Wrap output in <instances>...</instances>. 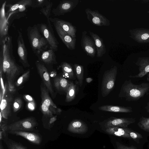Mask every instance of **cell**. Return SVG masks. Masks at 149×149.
Wrapping results in <instances>:
<instances>
[{"instance_id":"f546056e","label":"cell","mask_w":149,"mask_h":149,"mask_svg":"<svg viewBox=\"0 0 149 149\" xmlns=\"http://www.w3.org/2000/svg\"><path fill=\"white\" fill-rule=\"evenodd\" d=\"M53 6V3L50 1L46 6L41 8L40 11L46 17L47 20V26L50 30L54 33V31L52 26L49 17L51 14L52 8Z\"/></svg>"},{"instance_id":"f35d334b","label":"cell","mask_w":149,"mask_h":149,"mask_svg":"<svg viewBox=\"0 0 149 149\" xmlns=\"http://www.w3.org/2000/svg\"><path fill=\"white\" fill-rule=\"evenodd\" d=\"M27 108L31 111H34L35 109L36 105L34 101L28 102L27 104Z\"/></svg>"},{"instance_id":"7bdbcfd3","label":"cell","mask_w":149,"mask_h":149,"mask_svg":"<svg viewBox=\"0 0 149 149\" xmlns=\"http://www.w3.org/2000/svg\"><path fill=\"white\" fill-rule=\"evenodd\" d=\"M145 108L147 111L149 113V102L148 103L147 106Z\"/></svg>"},{"instance_id":"44dd1931","label":"cell","mask_w":149,"mask_h":149,"mask_svg":"<svg viewBox=\"0 0 149 149\" xmlns=\"http://www.w3.org/2000/svg\"><path fill=\"white\" fill-rule=\"evenodd\" d=\"M91 38L93 39L97 50L96 56L101 57L106 52V49L103 39L97 34L92 32L88 31Z\"/></svg>"},{"instance_id":"60d3db41","label":"cell","mask_w":149,"mask_h":149,"mask_svg":"<svg viewBox=\"0 0 149 149\" xmlns=\"http://www.w3.org/2000/svg\"><path fill=\"white\" fill-rule=\"evenodd\" d=\"M57 116H53L50 117L49 121V125L51 126L52 124H53L55 121L56 120Z\"/></svg>"},{"instance_id":"836d02e7","label":"cell","mask_w":149,"mask_h":149,"mask_svg":"<svg viewBox=\"0 0 149 149\" xmlns=\"http://www.w3.org/2000/svg\"><path fill=\"white\" fill-rule=\"evenodd\" d=\"M30 73L29 70H27L17 79L15 83V85L17 86L22 85L29 78Z\"/></svg>"},{"instance_id":"8992f818","label":"cell","mask_w":149,"mask_h":149,"mask_svg":"<svg viewBox=\"0 0 149 149\" xmlns=\"http://www.w3.org/2000/svg\"><path fill=\"white\" fill-rule=\"evenodd\" d=\"M117 73V68L114 66L109 70L106 71L103 75L101 86L103 97L107 96L113 90Z\"/></svg>"},{"instance_id":"83f0119b","label":"cell","mask_w":149,"mask_h":149,"mask_svg":"<svg viewBox=\"0 0 149 149\" xmlns=\"http://www.w3.org/2000/svg\"><path fill=\"white\" fill-rule=\"evenodd\" d=\"M32 3L33 0H22L10 5V6H9V9L6 14V17L10 13L22 6H26L28 7H31Z\"/></svg>"},{"instance_id":"30bf717a","label":"cell","mask_w":149,"mask_h":149,"mask_svg":"<svg viewBox=\"0 0 149 149\" xmlns=\"http://www.w3.org/2000/svg\"><path fill=\"white\" fill-rule=\"evenodd\" d=\"M52 23L58 36L68 49L70 50L74 49L76 47V38L72 37L57 23Z\"/></svg>"},{"instance_id":"2e32d148","label":"cell","mask_w":149,"mask_h":149,"mask_svg":"<svg viewBox=\"0 0 149 149\" xmlns=\"http://www.w3.org/2000/svg\"><path fill=\"white\" fill-rule=\"evenodd\" d=\"M7 132L13 135L22 136L31 143L36 145L40 144L42 140L41 136L37 133L19 131H10Z\"/></svg>"},{"instance_id":"b9f144b4","label":"cell","mask_w":149,"mask_h":149,"mask_svg":"<svg viewBox=\"0 0 149 149\" xmlns=\"http://www.w3.org/2000/svg\"><path fill=\"white\" fill-rule=\"evenodd\" d=\"M93 79L91 77L87 78L86 79V82L88 83H90L93 81Z\"/></svg>"},{"instance_id":"ee69618b","label":"cell","mask_w":149,"mask_h":149,"mask_svg":"<svg viewBox=\"0 0 149 149\" xmlns=\"http://www.w3.org/2000/svg\"><path fill=\"white\" fill-rule=\"evenodd\" d=\"M0 149H4L1 140H0Z\"/></svg>"},{"instance_id":"e575fe53","label":"cell","mask_w":149,"mask_h":149,"mask_svg":"<svg viewBox=\"0 0 149 149\" xmlns=\"http://www.w3.org/2000/svg\"><path fill=\"white\" fill-rule=\"evenodd\" d=\"M50 1L48 0H33L31 7L33 8H41L45 7Z\"/></svg>"},{"instance_id":"ab89813d","label":"cell","mask_w":149,"mask_h":149,"mask_svg":"<svg viewBox=\"0 0 149 149\" xmlns=\"http://www.w3.org/2000/svg\"><path fill=\"white\" fill-rule=\"evenodd\" d=\"M24 98L28 102L34 101L33 98L28 95H25L24 96Z\"/></svg>"},{"instance_id":"4dcf8cb0","label":"cell","mask_w":149,"mask_h":149,"mask_svg":"<svg viewBox=\"0 0 149 149\" xmlns=\"http://www.w3.org/2000/svg\"><path fill=\"white\" fill-rule=\"evenodd\" d=\"M76 87L72 82H70L69 86L66 92L65 101L67 102H71L74 99L76 94Z\"/></svg>"},{"instance_id":"d6986e66","label":"cell","mask_w":149,"mask_h":149,"mask_svg":"<svg viewBox=\"0 0 149 149\" xmlns=\"http://www.w3.org/2000/svg\"><path fill=\"white\" fill-rule=\"evenodd\" d=\"M135 121V119L132 118H114L107 122L106 126L107 128H126L128 125L134 123Z\"/></svg>"},{"instance_id":"6da1fadb","label":"cell","mask_w":149,"mask_h":149,"mask_svg":"<svg viewBox=\"0 0 149 149\" xmlns=\"http://www.w3.org/2000/svg\"><path fill=\"white\" fill-rule=\"evenodd\" d=\"M12 37L7 35L0 42L3 49V71L5 74L9 89H14V81L21 71L20 67L17 63L13 54Z\"/></svg>"},{"instance_id":"52a82bcc","label":"cell","mask_w":149,"mask_h":149,"mask_svg":"<svg viewBox=\"0 0 149 149\" xmlns=\"http://www.w3.org/2000/svg\"><path fill=\"white\" fill-rule=\"evenodd\" d=\"M85 12L87 19L93 25L100 26H108L110 25V20L97 10L87 8Z\"/></svg>"},{"instance_id":"8fae6325","label":"cell","mask_w":149,"mask_h":149,"mask_svg":"<svg viewBox=\"0 0 149 149\" xmlns=\"http://www.w3.org/2000/svg\"><path fill=\"white\" fill-rule=\"evenodd\" d=\"M18 36L17 39V53L19 61L25 67H29L28 60V52L25 45L22 32L18 30Z\"/></svg>"},{"instance_id":"7402d4cb","label":"cell","mask_w":149,"mask_h":149,"mask_svg":"<svg viewBox=\"0 0 149 149\" xmlns=\"http://www.w3.org/2000/svg\"><path fill=\"white\" fill-rule=\"evenodd\" d=\"M38 58L40 61L46 64L53 65L57 63L55 52L50 48L42 52Z\"/></svg>"},{"instance_id":"ba28073f","label":"cell","mask_w":149,"mask_h":149,"mask_svg":"<svg viewBox=\"0 0 149 149\" xmlns=\"http://www.w3.org/2000/svg\"><path fill=\"white\" fill-rule=\"evenodd\" d=\"M39 30L47 41L49 48L54 52L58 50L59 42L55 36L54 33L50 30L47 25L43 23L37 24Z\"/></svg>"},{"instance_id":"9c48e42d","label":"cell","mask_w":149,"mask_h":149,"mask_svg":"<svg viewBox=\"0 0 149 149\" xmlns=\"http://www.w3.org/2000/svg\"><path fill=\"white\" fill-rule=\"evenodd\" d=\"M79 0H63L60 1L56 8L52 12L55 16H60L70 12L77 5Z\"/></svg>"},{"instance_id":"e0dca14e","label":"cell","mask_w":149,"mask_h":149,"mask_svg":"<svg viewBox=\"0 0 149 149\" xmlns=\"http://www.w3.org/2000/svg\"><path fill=\"white\" fill-rule=\"evenodd\" d=\"M135 63L139 67V72L135 75H130L129 77L141 78L149 73V57H139Z\"/></svg>"},{"instance_id":"5bb4252c","label":"cell","mask_w":149,"mask_h":149,"mask_svg":"<svg viewBox=\"0 0 149 149\" xmlns=\"http://www.w3.org/2000/svg\"><path fill=\"white\" fill-rule=\"evenodd\" d=\"M0 101V113L2 118L7 119L10 115L13 103V97L11 94H5Z\"/></svg>"},{"instance_id":"4fadbf2b","label":"cell","mask_w":149,"mask_h":149,"mask_svg":"<svg viewBox=\"0 0 149 149\" xmlns=\"http://www.w3.org/2000/svg\"><path fill=\"white\" fill-rule=\"evenodd\" d=\"M130 37L140 43H149V29L136 28L130 30Z\"/></svg>"},{"instance_id":"9a60e30c","label":"cell","mask_w":149,"mask_h":149,"mask_svg":"<svg viewBox=\"0 0 149 149\" xmlns=\"http://www.w3.org/2000/svg\"><path fill=\"white\" fill-rule=\"evenodd\" d=\"M36 65L38 72L45 85L51 94L53 95L54 91L52 89L49 75L46 68L43 63L38 61H36Z\"/></svg>"},{"instance_id":"7a4b0ae2","label":"cell","mask_w":149,"mask_h":149,"mask_svg":"<svg viewBox=\"0 0 149 149\" xmlns=\"http://www.w3.org/2000/svg\"><path fill=\"white\" fill-rule=\"evenodd\" d=\"M149 91V83L144 82L137 85L131 79L126 80L123 85L121 93L122 96L129 101H136L143 97Z\"/></svg>"},{"instance_id":"7c38bea8","label":"cell","mask_w":149,"mask_h":149,"mask_svg":"<svg viewBox=\"0 0 149 149\" xmlns=\"http://www.w3.org/2000/svg\"><path fill=\"white\" fill-rule=\"evenodd\" d=\"M87 32H82L81 39V47L87 55L92 58L94 57L96 54V47L94 41L87 35Z\"/></svg>"},{"instance_id":"8d00e7d4","label":"cell","mask_w":149,"mask_h":149,"mask_svg":"<svg viewBox=\"0 0 149 149\" xmlns=\"http://www.w3.org/2000/svg\"><path fill=\"white\" fill-rule=\"evenodd\" d=\"M127 132L130 135L131 138L134 139H140L142 137L141 134L128 128H127Z\"/></svg>"},{"instance_id":"1f68e13d","label":"cell","mask_w":149,"mask_h":149,"mask_svg":"<svg viewBox=\"0 0 149 149\" xmlns=\"http://www.w3.org/2000/svg\"><path fill=\"white\" fill-rule=\"evenodd\" d=\"M76 77L80 87L81 86L84 79V69L83 66L77 64L74 65Z\"/></svg>"},{"instance_id":"d590c367","label":"cell","mask_w":149,"mask_h":149,"mask_svg":"<svg viewBox=\"0 0 149 149\" xmlns=\"http://www.w3.org/2000/svg\"><path fill=\"white\" fill-rule=\"evenodd\" d=\"M22 104L21 99L19 98H17L14 100L13 104V112H16L21 108Z\"/></svg>"},{"instance_id":"ffe728a7","label":"cell","mask_w":149,"mask_h":149,"mask_svg":"<svg viewBox=\"0 0 149 149\" xmlns=\"http://www.w3.org/2000/svg\"><path fill=\"white\" fill-rule=\"evenodd\" d=\"M68 130L69 132L73 133L84 134L87 132L88 128L86 125L82 121L75 120L69 123Z\"/></svg>"},{"instance_id":"484cf974","label":"cell","mask_w":149,"mask_h":149,"mask_svg":"<svg viewBox=\"0 0 149 149\" xmlns=\"http://www.w3.org/2000/svg\"><path fill=\"white\" fill-rule=\"evenodd\" d=\"M28 7L26 6H22L17 10L10 13L7 17V21L9 24L11 22L15 19H19L24 17L26 15Z\"/></svg>"},{"instance_id":"603a6c76","label":"cell","mask_w":149,"mask_h":149,"mask_svg":"<svg viewBox=\"0 0 149 149\" xmlns=\"http://www.w3.org/2000/svg\"><path fill=\"white\" fill-rule=\"evenodd\" d=\"M100 110L114 112L128 113L132 112V108L130 107H124L112 105H104L99 107Z\"/></svg>"},{"instance_id":"277c9868","label":"cell","mask_w":149,"mask_h":149,"mask_svg":"<svg viewBox=\"0 0 149 149\" xmlns=\"http://www.w3.org/2000/svg\"><path fill=\"white\" fill-rule=\"evenodd\" d=\"M41 110L45 116L51 117L53 114H60L62 110L58 108L53 102L49 94L48 91L45 86L41 87Z\"/></svg>"},{"instance_id":"f1b7e54d","label":"cell","mask_w":149,"mask_h":149,"mask_svg":"<svg viewBox=\"0 0 149 149\" xmlns=\"http://www.w3.org/2000/svg\"><path fill=\"white\" fill-rule=\"evenodd\" d=\"M61 66L63 77L70 79H74L73 70L70 64L65 62H63L61 63Z\"/></svg>"},{"instance_id":"4316f807","label":"cell","mask_w":149,"mask_h":149,"mask_svg":"<svg viewBox=\"0 0 149 149\" xmlns=\"http://www.w3.org/2000/svg\"><path fill=\"white\" fill-rule=\"evenodd\" d=\"M54 83L55 87L57 90L66 93L70 83L65 78L58 77L54 79Z\"/></svg>"},{"instance_id":"3957f363","label":"cell","mask_w":149,"mask_h":149,"mask_svg":"<svg viewBox=\"0 0 149 149\" xmlns=\"http://www.w3.org/2000/svg\"><path fill=\"white\" fill-rule=\"evenodd\" d=\"M27 34L31 49L38 57L42 52L49 48L47 41L40 32L37 24L29 26L27 29Z\"/></svg>"},{"instance_id":"d6a6232c","label":"cell","mask_w":149,"mask_h":149,"mask_svg":"<svg viewBox=\"0 0 149 149\" xmlns=\"http://www.w3.org/2000/svg\"><path fill=\"white\" fill-rule=\"evenodd\" d=\"M138 125L142 129L149 132V117H142L140 119Z\"/></svg>"},{"instance_id":"5b68a950","label":"cell","mask_w":149,"mask_h":149,"mask_svg":"<svg viewBox=\"0 0 149 149\" xmlns=\"http://www.w3.org/2000/svg\"><path fill=\"white\" fill-rule=\"evenodd\" d=\"M38 125L35 118L32 117L27 118L12 123L8 125H0L1 129L5 132L19 131L33 132Z\"/></svg>"},{"instance_id":"f6af8a7d","label":"cell","mask_w":149,"mask_h":149,"mask_svg":"<svg viewBox=\"0 0 149 149\" xmlns=\"http://www.w3.org/2000/svg\"><path fill=\"white\" fill-rule=\"evenodd\" d=\"M147 79L148 81L149 82V73L147 75Z\"/></svg>"},{"instance_id":"74e56055","label":"cell","mask_w":149,"mask_h":149,"mask_svg":"<svg viewBox=\"0 0 149 149\" xmlns=\"http://www.w3.org/2000/svg\"><path fill=\"white\" fill-rule=\"evenodd\" d=\"M117 149H135L132 147H129L125 146L118 142H116Z\"/></svg>"},{"instance_id":"cb8c5ba5","label":"cell","mask_w":149,"mask_h":149,"mask_svg":"<svg viewBox=\"0 0 149 149\" xmlns=\"http://www.w3.org/2000/svg\"><path fill=\"white\" fill-rule=\"evenodd\" d=\"M3 131V136L1 140H3L6 144L8 149H28L26 147L20 143L13 140L7 136L6 132Z\"/></svg>"},{"instance_id":"d4e9b609","label":"cell","mask_w":149,"mask_h":149,"mask_svg":"<svg viewBox=\"0 0 149 149\" xmlns=\"http://www.w3.org/2000/svg\"><path fill=\"white\" fill-rule=\"evenodd\" d=\"M127 128L120 127H108L107 128L105 132L109 134L131 139L130 135L127 132Z\"/></svg>"},{"instance_id":"ac0fdd59","label":"cell","mask_w":149,"mask_h":149,"mask_svg":"<svg viewBox=\"0 0 149 149\" xmlns=\"http://www.w3.org/2000/svg\"><path fill=\"white\" fill-rule=\"evenodd\" d=\"M49 19L52 22H54L58 24L72 37L76 38L77 28L71 23L56 17H50Z\"/></svg>"}]
</instances>
